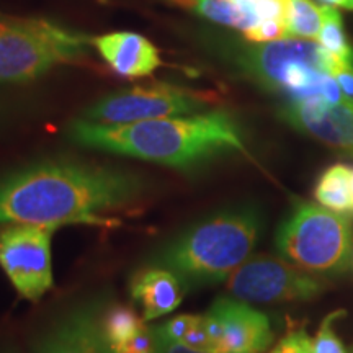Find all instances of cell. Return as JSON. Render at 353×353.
I'll list each match as a JSON object with an SVG mask.
<instances>
[{
	"instance_id": "1",
	"label": "cell",
	"mask_w": 353,
	"mask_h": 353,
	"mask_svg": "<svg viewBox=\"0 0 353 353\" xmlns=\"http://www.w3.org/2000/svg\"><path fill=\"white\" fill-rule=\"evenodd\" d=\"M143 176L76 161L34 162L0 179V224L113 226L103 213L139 200Z\"/></svg>"
},
{
	"instance_id": "28",
	"label": "cell",
	"mask_w": 353,
	"mask_h": 353,
	"mask_svg": "<svg viewBox=\"0 0 353 353\" xmlns=\"http://www.w3.org/2000/svg\"><path fill=\"white\" fill-rule=\"evenodd\" d=\"M348 185H350V205H352L350 213H353V167L350 165H348Z\"/></svg>"
},
{
	"instance_id": "20",
	"label": "cell",
	"mask_w": 353,
	"mask_h": 353,
	"mask_svg": "<svg viewBox=\"0 0 353 353\" xmlns=\"http://www.w3.org/2000/svg\"><path fill=\"white\" fill-rule=\"evenodd\" d=\"M234 3L249 17L252 26L268 20L286 23V0H234Z\"/></svg>"
},
{
	"instance_id": "21",
	"label": "cell",
	"mask_w": 353,
	"mask_h": 353,
	"mask_svg": "<svg viewBox=\"0 0 353 353\" xmlns=\"http://www.w3.org/2000/svg\"><path fill=\"white\" fill-rule=\"evenodd\" d=\"M343 314H345L343 311H335L322 321L314 341H312V353H347L342 341L334 330L335 321Z\"/></svg>"
},
{
	"instance_id": "22",
	"label": "cell",
	"mask_w": 353,
	"mask_h": 353,
	"mask_svg": "<svg viewBox=\"0 0 353 353\" xmlns=\"http://www.w3.org/2000/svg\"><path fill=\"white\" fill-rule=\"evenodd\" d=\"M270 353H312V339L304 329H293L273 347Z\"/></svg>"
},
{
	"instance_id": "26",
	"label": "cell",
	"mask_w": 353,
	"mask_h": 353,
	"mask_svg": "<svg viewBox=\"0 0 353 353\" xmlns=\"http://www.w3.org/2000/svg\"><path fill=\"white\" fill-rule=\"evenodd\" d=\"M335 81L341 85V90L343 94V99L350 101L353 105V65L343 64L341 69L335 72Z\"/></svg>"
},
{
	"instance_id": "24",
	"label": "cell",
	"mask_w": 353,
	"mask_h": 353,
	"mask_svg": "<svg viewBox=\"0 0 353 353\" xmlns=\"http://www.w3.org/2000/svg\"><path fill=\"white\" fill-rule=\"evenodd\" d=\"M193 319H195V316H190V314L175 316V317H172V319L167 321L165 324L159 325V327H156V329L159 330V332H162L169 339H172V341L182 342L183 337L188 332V329L192 327Z\"/></svg>"
},
{
	"instance_id": "7",
	"label": "cell",
	"mask_w": 353,
	"mask_h": 353,
	"mask_svg": "<svg viewBox=\"0 0 353 353\" xmlns=\"http://www.w3.org/2000/svg\"><path fill=\"white\" fill-rule=\"evenodd\" d=\"M206 101L196 92L172 83H144L113 92L85 110L83 120L128 125L159 118L201 113Z\"/></svg>"
},
{
	"instance_id": "27",
	"label": "cell",
	"mask_w": 353,
	"mask_h": 353,
	"mask_svg": "<svg viewBox=\"0 0 353 353\" xmlns=\"http://www.w3.org/2000/svg\"><path fill=\"white\" fill-rule=\"evenodd\" d=\"M23 17H13V15H8V13H2L0 12V34L3 33H8L12 32V30L19 28L25 23Z\"/></svg>"
},
{
	"instance_id": "12",
	"label": "cell",
	"mask_w": 353,
	"mask_h": 353,
	"mask_svg": "<svg viewBox=\"0 0 353 353\" xmlns=\"http://www.w3.org/2000/svg\"><path fill=\"white\" fill-rule=\"evenodd\" d=\"M101 59L113 72L126 79L152 76L162 65L161 51L139 33L114 32L92 39Z\"/></svg>"
},
{
	"instance_id": "13",
	"label": "cell",
	"mask_w": 353,
	"mask_h": 353,
	"mask_svg": "<svg viewBox=\"0 0 353 353\" xmlns=\"http://www.w3.org/2000/svg\"><path fill=\"white\" fill-rule=\"evenodd\" d=\"M130 290L132 299L143 309L144 321H152L175 311L188 286L169 268L145 265L131 276Z\"/></svg>"
},
{
	"instance_id": "8",
	"label": "cell",
	"mask_w": 353,
	"mask_h": 353,
	"mask_svg": "<svg viewBox=\"0 0 353 353\" xmlns=\"http://www.w3.org/2000/svg\"><path fill=\"white\" fill-rule=\"evenodd\" d=\"M228 291L245 303L280 304L311 301L324 293L325 283L288 260L254 255L226 280Z\"/></svg>"
},
{
	"instance_id": "14",
	"label": "cell",
	"mask_w": 353,
	"mask_h": 353,
	"mask_svg": "<svg viewBox=\"0 0 353 353\" xmlns=\"http://www.w3.org/2000/svg\"><path fill=\"white\" fill-rule=\"evenodd\" d=\"M37 353H112L100 330L99 314L92 306L70 312L37 345Z\"/></svg>"
},
{
	"instance_id": "5",
	"label": "cell",
	"mask_w": 353,
	"mask_h": 353,
	"mask_svg": "<svg viewBox=\"0 0 353 353\" xmlns=\"http://www.w3.org/2000/svg\"><path fill=\"white\" fill-rule=\"evenodd\" d=\"M281 257L306 272L347 270L353 247L350 219L311 203H298L276 231Z\"/></svg>"
},
{
	"instance_id": "4",
	"label": "cell",
	"mask_w": 353,
	"mask_h": 353,
	"mask_svg": "<svg viewBox=\"0 0 353 353\" xmlns=\"http://www.w3.org/2000/svg\"><path fill=\"white\" fill-rule=\"evenodd\" d=\"M342 59L312 39L281 38L260 43L249 51L245 68L268 90L299 101L322 97L330 79L342 68Z\"/></svg>"
},
{
	"instance_id": "23",
	"label": "cell",
	"mask_w": 353,
	"mask_h": 353,
	"mask_svg": "<svg viewBox=\"0 0 353 353\" xmlns=\"http://www.w3.org/2000/svg\"><path fill=\"white\" fill-rule=\"evenodd\" d=\"M112 353H157L156 348V339H154V329H149L145 325L141 329L134 337L126 341L121 345L110 348Z\"/></svg>"
},
{
	"instance_id": "10",
	"label": "cell",
	"mask_w": 353,
	"mask_h": 353,
	"mask_svg": "<svg viewBox=\"0 0 353 353\" xmlns=\"http://www.w3.org/2000/svg\"><path fill=\"white\" fill-rule=\"evenodd\" d=\"M205 322L213 353H265L273 342L267 314L241 299L218 298Z\"/></svg>"
},
{
	"instance_id": "2",
	"label": "cell",
	"mask_w": 353,
	"mask_h": 353,
	"mask_svg": "<svg viewBox=\"0 0 353 353\" xmlns=\"http://www.w3.org/2000/svg\"><path fill=\"white\" fill-rule=\"evenodd\" d=\"M68 136L83 148L182 170L228 152H245L239 125L231 114L218 110L128 125H103L82 118L70 123Z\"/></svg>"
},
{
	"instance_id": "18",
	"label": "cell",
	"mask_w": 353,
	"mask_h": 353,
	"mask_svg": "<svg viewBox=\"0 0 353 353\" xmlns=\"http://www.w3.org/2000/svg\"><path fill=\"white\" fill-rule=\"evenodd\" d=\"M324 7L311 0H286V34L291 38L317 39Z\"/></svg>"
},
{
	"instance_id": "11",
	"label": "cell",
	"mask_w": 353,
	"mask_h": 353,
	"mask_svg": "<svg viewBox=\"0 0 353 353\" xmlns=\"http://www.w3.org/2000/svg\"><path fill=\"white\" fill-rule=\"evenodd\" d=\"M283 118L296 130L353 156V105L350 101L329 103L322 97L290 101L283 110Z\"/></svg>"
},
{
	"instance_id": "17",
	"label": "cell",
	"mask_w": 353,
	"mask_h": 353,
	"mask_svg": "<svg viewBox=\"0 0 353 353\" xmlns=\"http://www.w3.org/2000/svg\"><path fill=\"white\" fill-rule=\"evenodd\" d=\"M316 200L324 208L335 213H350V185H348V165L337 164L329 167L321 175L314 190Z\"/></svg>"
},
{
	"instance_id": "19",
	"label": "cell",
	"mask_w": 353,
	"mask_h": 353,
	"mask_svg": "<svg viewBox=\"0 0 353 353\" xmlns=\"http://www.w3.org/2000/svg\"><path fill=\"white\" fill-rule=\"evenodd\" d=\"M317 41L330 54L342 59L343 63H353V50L347 41L345 32H343L342 17L334 7H324V12H322V28L319 37H317Z\"/></svg>"
},
{
	"instance_id": "3",
	"label": "cell",
	"mask_w": 353,
	"mask_h": 353,
	"mask_svg": "<svg viewBox=\"0 0 353 353\" xmlns=\"http://www.w3.org/2000/svg\"><path fill=\"white\" fill-rule=\"evenodd\" d=\"M260 228L257 210L221 211L165 244L149 265L169 268L182 278L188 290L221 283L250 257Z\"/></svg>"
},
{
	"instance_id": "9",
	"label": "cell",
	"mask_w": 353,
	"mask_h": 353,
	"mask_svg": "<svg viewBox=\"0 0 353 353\" xmlns=\"http://www.w3.org/2000/svg\"><path fill=\"white\" fill-rule=\"evenodd\" d=\"M54 228L0 224V267L21 298L38 301L52 286Z\"/></svg>"
},
{
	"instance_id": "16",
	"label": "cell",
	"mask_w": 353,
	"mask_h": 353,
	"mask_svg": "<svg viewBox=\"0 0 353 353\" xmlns=\"http://www.w3.org/2000/svg\"><path fill=\"white\" fill-rule=\"evenodd\" d=\"M99 322L108 348L121 345L145 327L144 317H139L134 309L125 304L110 306L101 317L99 316Z\"/></svg>"
},
{
	"instance_id": "6",
	"label": "cell",
	"mask_w": 353,
	"mask_h": 353,
	"mask_svg": "<svg viewBox=\"0 0 353 353\" xmlns=\"http://www.w3.org/2000/svg\"><path fill=\"white\" fill-rule=\"evenodd\" d=\"M94 46L85 34L50 20L26 19L0 34V83H21L41 77L52 68L76 63Z\"/></svg>"
},
{
	"instance_id": "15",
	"label": "cell",
	"mask_w": 353,
	"mask_h": 353,
	"mask_svg": "<svg viewBox=\"0 0 353 353\" xmlns=\"http://www.w3.org/2000/svg\"><path fill=\"white\" fill-rule=\"evenodd\" d=\"M164 2L183 10L195 12L196 15L214 23L237 28L242 33L252 28V21L234 3V0H164Z\"/></svg>"
},
{
	"instance_id": "29",
	"label": "cell",
	"mask_w": 353,
	"mask_h": 353,
	"mask_svg": "<svg viewBox=\"0 0 353 353\" xmlns=\"http://www.w3.org/2000/svg\"><path fill=\"white\" fill-rule=\"evenodd\" d=\"M343 7L352 8V10H353V0H345V2H343Z\"/></svg>"
},
{
	"instance_id": "25",
	"label": "cell",
	"mask_w": 353,
	"mask_h": 353,
	"mask_svg": "<svg viewBox=\"0 0 353 353\" xmlns=\"http://www.w3.org/2000/svg\"><path fill=\"white\" fill-rule=\"evenodd\" d=\"M154 339H156L157 353H211L208 350H200V348L185 345L182 342L172 341L157 329H154Z\"/></svg>"
}]
</instances>
